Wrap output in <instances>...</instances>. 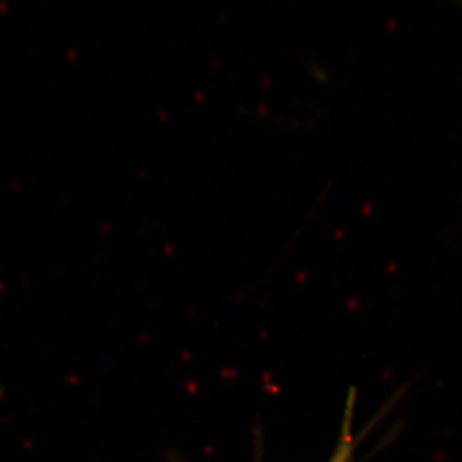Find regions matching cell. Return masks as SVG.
Segmentation results:
<instances>
[]
</instances>
